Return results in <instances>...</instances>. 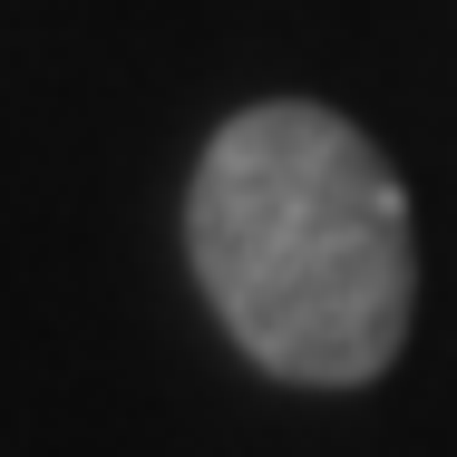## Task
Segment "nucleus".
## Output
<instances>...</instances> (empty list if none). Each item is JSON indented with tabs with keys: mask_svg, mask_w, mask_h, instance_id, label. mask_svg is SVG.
I'll use <instances>...</instances> for the list:
<instances>
[{
	"mask_svg": "<svg viewBox=\"0 0 457 457\" xmlns=\"http://www.w3.org/2000/svg\"><path fill=\"white\" fill-rule=\"evenodd\" d=\"M185 253L234 351L273 379L361 389L409 341V195L361 127L312 97H273L214 127L185 185Z\"/></svg>",
	"mask_w": 457,
	"mask_h": 457,
	"instance_id": "obj_1",
	"label": "nucleus"
}]
</instances>
